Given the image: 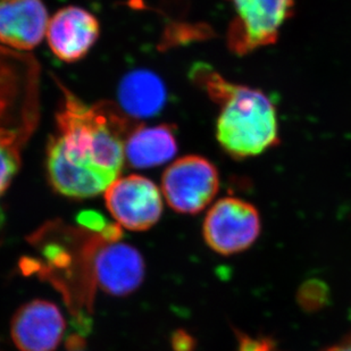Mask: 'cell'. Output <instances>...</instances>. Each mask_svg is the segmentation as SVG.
<instances>
[{"mask_svg": "<svg viewBox=\"0 0 351 351\" xmlns=\"http://www.w3.org/2000/svg\"><path fill=\"white\" fill-rule=\"evenodd\" d=\"M57 84L63 100L47 148L49 182L70 198L105 193L122 172L126 139L136 126L114 104L88 105L58 80Z\"/></svg>", "mask_w": 351, "mask_h": 351, "instance_id": "6da1fadb", "label": "cell"}, {"mask_svg": "<svg viewBox=\"0 0 351 351\" xmlns=\"http://www.w3.org/2000/svg\"><path fill=\"white\" fill-rule=\"evenodd\" d=\"M166 98L164 83L149 71H133L119 83V104L124 113L133 119L155 117L162 110Z\"/></svg>", "mask_w": 351, "mask_h": 351, "instance_id": "4fadbf2b", "label": "cell"}, {"mask_svg": "<svg viewBox=\"0 0 351 351\" xmlns=\"http://www.w3.org/2000/svg\"><path fill=\"white\" fill-rule=\"evenodd\" d=\"M97 17L80 7H64L49 20L46 37L55 56L75 63L89 53L99 38Z\"/></svg>", "mask_w": 351, "mask_h": 351, "instance_id": "ba28073f", "label": "cell"}, {"mask_svg": "<svg viewBox=\"0 0 351 351\" xmlns=\"http://www.w3.org/2000/svg\"><path fill=\"white\" fill-rule=\"evenodd\" d=\"M65 322L53 302L34 300L22 306L12 321V338L21 351L56 350Z\"/></svg>", "mask_w": 351, "mask_h": 351, "instance_id": "9c48e42d", "label": "cell"}, {"mask_svg": "<svg viewBox=\"0 0 351 351\" xmlns=\"http://www.w3.org/2000/svg\"><path fill=\"white\" fill-rule=\"evenodd\" d=\"M27 140L14 136H0V198L8 189L14 176L20 169L22 153L27 147ZM3 213L0 209V224Z\"/></svg>", "mask_w": 351, "mask_h": 351, "instance_id": "5bb4252c", "label": "cell"}, {"mask_svg": "<svg viewBox=\"0 0 351 351\" xmlns=\"http://www.w3.org/2000/svg\"><path fill=\"white\" fill-rule=\"evenodd\" d=\"M323 351H351V335L343 339L337 345L331 346Z\"/></svg>", "mask_w": 351, "mask_h": 351, "instance_id": "9a60e30c", "label": "cell"}, {"mask_svg": "<svg viewBox=\"0 0 351 351\" xmlns=\"http://www.w3.org/2000/svg\"><path fill=\"white\" fill-rule=\"evenodd\" d=\"M233 19L226 31L229 49L238 56L276 43L295 12V0H226Z\"/></svg>", "mask_w": 351, "mask_h": 351, "instance_id": "277c9868", "label": "cell"}, {"mask_svg": "<svg viewBox=\"0 0 351 351\" xmlns=\"http://www.w3.org/2000/svg\"><path fill=\"white\" fill-rule=\"evenodd\" d=\"M190 77L219 106L216 139L229 156L250 158L278 145V114L267 95L230 82L207 64H195Z\"/></svg>", "mask_w": 351, "mask_h": 351, "instance_id": "7a4b0ae2", "label": "cell"}, {"mask_svg": "<svg viewBox=\"0 0 351 351\" xmlns=\"http://www.w3.org/2000/svg\"><path fill=\"white\" fill-rule=\"evenodd\" d=\"M93 278L104 291L125 295L139 288L145 275L140 252L132 245L107 241L97 249L91 262Z\"/></svg>", "mask_w": 351, "mask_h": 351, "instance_id": "30bf717a", "label": "cell"}, {"mask_svg": "<svg viewBox=\"0 0 351 351\" xmlns=\"http://www.w3.org/2000/svg\"><path fill=\"white\" fill-rule=\"evenodd\" d=\"M40 65L0 45V136L30 140L40 119Z\"/></svg>", "mask_w": 351, "mask_h": 351, "instance_id": "3957f363", "label": "cell"}, {"mask_svg": "<svg viewBox=\"0 0 351 351\" xmlns=\"http://www.w3.org/2000/svg\"><path fill=\"white\" fill-rule=\"evenodd\" d=\"M49 16L43 0H0V45L27 53L39 46Z\"/></svg>", "mask_w": 351, "mask_h": 351, "instance_id": "8fae6325", "label": "cell"}, {"mask_svg": "<svg viewBox=\"0 0 351 351\" xmlns=\"http://www.w3.org/2000/svg\"><path fill=\"white\" fill-rule=\"evenodd\" d=\"M261 216L255 206L240 198L219 199L209 209L204 222L207 245L221 255L245 252L261 234Z\"/></svg>", "mask_w": 351, "mask_h": 351, "instance_id": "8992f818", "label": "cell"}, {"mask_svg": "<svg viewBox=\"0 0 351 351\" xmlns=\"http://www.w3.org/2000/svg\"><path fill=\"white\" fill-rule=\"evenodd\" d=\"M178 153L171 125L138 126L125 143V160L133 169H150L169 162Z\"/></svg>", "mask_w": 351, "mask_h": 351, "instance_id": "7c38bea8", "label": "cell"}, {"mask_svg": "<svg viewBox=\"0 0 351 351\" xmlns=\"http://www.w3.org/2000/svg\"><path fill=\"white\" fill-rule=\"evenodd\" d=\"M105 202L119 226L132 231L150 229L162 215V195L156 184L136 174L112 183L105 191Z\"/></svg>", "mask_w": 351, "mask_h": 351, "instance_id": "52a82bcc", "label": "cell"}, {"mask_svg": "<svg viewBox=\"0 0 351 351\" xmlns=\"http://www.w3.org/2000/svg\"><path fill=\"white\" fill-rule=\"evenodd\" d=\"M162 186L166 200L174 210L197 214L219 193V171L205 157L189 155L176 159L166 169Z\"/></svg>", "mask_w": 351, "mask_h": 351, "instance_id": "5b68a950", "label": "cell"}]
</instances>
